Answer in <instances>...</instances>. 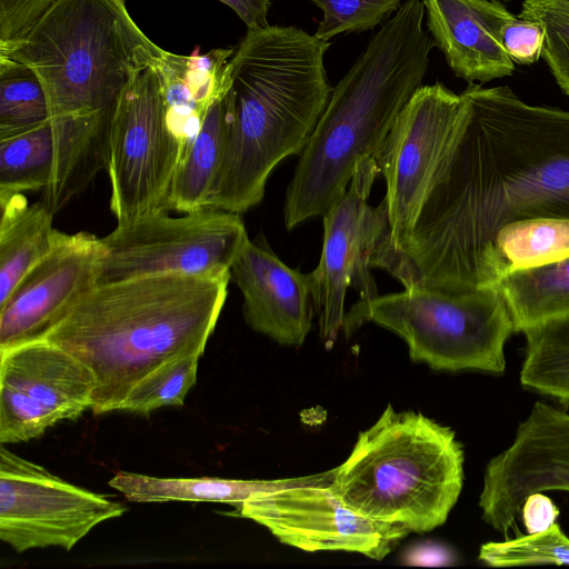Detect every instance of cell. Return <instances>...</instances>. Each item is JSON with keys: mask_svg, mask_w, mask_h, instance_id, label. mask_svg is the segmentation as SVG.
<instances>
[{"mask_svg": "<svg viewBox=\"0 0 569 569\" xmlns=\"http://www.w3.org/2000/svg\"><path fill=\"white\" fill-rule=\"evenodd\" d=\"M380 169L372 157L357 162L346 193L322 216L323 242L318 266L310 274L321 340L331 346L342 329L345 299L352 287L361 300L378 296L371 260L389 232L387 202L368 203Z\"/></svg>", "mask_w": 569, "mask_h": 569, "instance_id": "8fae6325", "label": "cell"}, {"mask_svg": "<svg viewBox=\"0 0 569 569\" xmlns=\"http://www.w3.org/2000/svg\"><path fill=\"white\" fill-rule=\"evenodd\" d=\"M178 158V144L166 122L162 84L152 63L124 87L110 120L107 170L110 209L118 222L168 212Z\"/></svg>", "mask_w": 569, "mask_h": 569, "instance_id": "9c48e42d", "label": "cell"}, {"mask_svg": "<svg viewBox=\"0 0 569 569\" xmlns=\"http://www.w3.org/2000/svg\"><path fill=\"white\" fill-rule=\"evenodd\" d=\"M551 490L569 491V413L537 401L511 445L486 467L482 519L507 531L529 495Z\"/></svg>", "mask_w": 569, "mask_h": 569, "instance_id": "2e32d148", "label": "cell"}, {"mask_svg": "<svg viewBox=\"0 0 569 569\" xmlns=\"http://www.w3.org/2000/svg\"><path fill=\"white\" fill-rule=\"evenodd\" d=\"M333 477L335 468L317 475L276 480L162 478L119 471L108 485L133 502H222L236 507L259 493L308 483L330 485Z\"/></svg>", "mask_w": 569, "mask_h": 569, "instance_id": "44dd1931", "label": "cell"}, {"mask_svg": "<svg viewBox=\"0 0 569 569\" xmlns=\"http://www.w3.org/2000/svg\"><path fill=\"white\" fill-rule=\"evenodd\" d=\"M230 9L246 23L248 29L268 26L267 17L271 0H218Z\"/></svg>", "mask_w": 569, "mask_h": 569, "instance_id": "d590c367", "label": "cell"}, {"mask_svg": "<svg viewBox=\"0 0 569 569\" xmlns=\"http://www.w3.org/2000/svg\"><path fill=\"white\" fill-rule=\"evenodd\" d=\"M49 119L38 76L28 66L0 56V139L29 131Z\"/></svg>", "mask_w": 569, "mask_h": 569, "instance_id": "4316f807", "label": "cell"}, {"mask_svg": "<svg viewBox=\"0 0 569 569\" xmlns=\"http://www.w3.org/2000/svg\"><path fill=\"white\" fill-rule=\"evenodd\" d=\"M479 559L490 567L528 565H569V537L558 523L539 532L528 533L505 541L486 542L480 547Z\"/></svg>", "mask_w": 569, "mask_h": 569, "instance_id": "f1b7e54d", "label": "cell"}, {"mask_svg": "<svg viewBox=\"0 0 569 569\" xmlns=\"http://www.w3.org/2000/svg\"><path fill=\"white\" fill-rule=\"evenodd\" d=\"M199 355H182L157 366L129 391L120 411L148 416L162 407H181L197 382Z\"/></svg>", "mask_w": 569, "mask_h": 569, "instance_id": "83f0119b", "label": "cell"}, {"mask_svg": "<svg viewBox=\"0 0 569 569\" xmlns=\"http://www.w3.org/2000/svg\"><path fill=\"white\" fill-rule=\"evenodd\" d=\"M243 297V317L257 332L299 347L312 323L310 274L284 264L263 234L248 239L230 268Z\"/></svg>", "mask_w": 569, "mask_h": 569, "instance_id": "ac0fdd59", "label": "cell"}, {"mask_svg": "<svg viewBox=\"0 0 569 569\" xmlns=\"http://www.w3.org/2000/svg\"><path fill=\"white\" fill-rule=\"evenodd\" d=\"M466 112L463 96L441 82L420 86L397 117L376 162L386 180L389 232L379 246L409 237L438 167Z\"/></svg>", "mask_w": 569, "mask_h": 569, "instance_id": "30bf717a", "label": "cell"}, {"mask_svg": "<svg viewBox=\"0 0 569 569\" xmlns=\"http://www.w3.org/2000/svg\"><path fill=\"white\" fill-rule=\"evenodd\" d=\"M500 41L513 62L530 66L542 54L545 30L536 20L511 14L501 28Z\"/></svg>", "mask_w": 569, "mask_h": 569, "instance_id": "1f68e13d", "label": "cell"}, {"mask_svg": "<svg viewBox=\"0 0 569 569\" xmlns=\"http://www.w3.org/2000/svg\"><path fill=\"white\" fill-rule=\"evenodd\" d=\"M233 51L218 48L199 53L197 48L190 56H182L162 50L153 61L162 84L166 122L178 144V166L210 108L228 92Z\"/></svg>", "mask_w": 569, "mask_h": 569, "instance_id": "ffe728a7", "label": "cell"}, {"mask_svg": "<svg viewBox=\"0 0 569 569\" xmlns=\"http://www.w3.org/2000/svg\"><path fill=\"white\" fill-rule=\"evenodd\" d=\"M329 47L293 26L248 29L229 61V131L207 209L248 211L273 168L302 152L331 94Z\"/></svg>", "mask_w": 569, "mask_h": 569, "instance_id": "3957f363", "label": "cell"}, {"mask_svg": "<svg viewBox=\"0 0 569 569\" xmlns=\"http://www.w3.org/2000/svg\"><path fill=\"white\" fill-rule=\"evenodd\" d=\"M131 18L126 0H54L0 56L28 66L50 118L112 116L132 77L162 52Z\"/></svg>", "mask_w": 569, "mask_h": 569, "instance_id": "5b68a950", "label": "cell"}, {"mask_svg": "<svg viewBox=\"0 0 569 569\" xmlns=\"http://www.w3.org/2000/svg\"><path fill=\"white\" fill-rule=\"evenodd\" d=\"M248 239L240 214L218 209L118 222L101 238L98 284L162 274L228 277Z\"/></svg>", "mask_w": 569, "mask_h": 569, "instance_id": "ba28073f", "label": "cell"}, {"mask_svg": "<svg viewBox=\"0 0 569 569\" xmlns=\"http://www.w3.org/2000/svg\"><path fill=\"white\" fill-rule=\"evenodd\" d=\"M322 11L316 36L329 41L345 32H361L380 24L401 6V0H309Z\"/></svg>", "mask_w": 569, "mask_h": 569, "instance_id": "4dcf8cb0", "label": "cell"}, {"mask_svg": "<svg viewBox=\"0 0 569 569\" xmlns=\"http://www.w3.org/2000/svg\"><path fill=\"white\" fill-rule=\"evenodd\" d=\"M111 117L50 118L0 139V197L42 190L41 201L58 212L107 169Z\"/></svg>", "mask_w": 569, "mask_h": 569, "instance_id": "5bb4252c", "label": "cell"}, {"mask_svg": "<svg viewBox=\"0 0 569 569\" xmlns=\"http://www.w3.org/2000/svg\"><path fill=\"white\" fill-rule=\"evenodd\" d=\"M53 1L0 0V44L22 34Z\"/></svg>", "mask_w": 569, "mask_h": 569, "instance_id": "d6a6232c", "label": "cell"}, {"mask_svg": "<svg viewBox=\"0 0 569 569\" xmlns=\"http://www.w3.org/2000/svg\"><path fill=\"white\" fill-rule=\"evenodd\" d=\"M466 112L407 240L371 261L403 288L479 289L498 229L569 218V111L532 106L508 86L469 83Z\"/></svg>", "mask_w": 569, "mask_h": 569, "instance_id": "6da1fadb", "label": "cell"}, {"mask_svg": "<svg viewBox=\"0 0 569 569\" xmlns=\"http://www.w3.org/2000/svg\"><path fill=\"white\" fill-rule=\"evenodd\" d=\"M104 249L89 232H62L0 306V349L38 338L98 284Z\"/></svg>", "mask_w": 569, "mask_h": 569, "instance_id": "e0dca14e", "label": "cell"}, {"mask_svg": "<svg viewBox=\"0 0 569 569\" xmlns=\"http://www.w3.org/2000/svg\"><path fill=\"white\" fill-rule=\"evenodd\" d=\"M127 508L74 486L1 445L0 539L16 552L71 550L94 527Z\"/></svg>", "mask_w": 569, "mask_h": 569, "instance_id": "7c38bea8", "label": "cell"}, {"mask_svg": "<svg viewBox=\"0 0 569 569\" xmlns=\"http://www.w3.org/2000/svg\"><path fill=\"white\" fill-rule=\"evenodd\" d=\"M498 1H505V2H508V1H510V0H498Z\"/></svg>", "mask_w": 569, "mask_h": 569, "instance_id": "8d00e7d4", "label": "cell"}, {"mask_svg": "<svg viewBox=\"0 0 569 569\" xmlns=\"http://www.w3.org/2000/svg\"><path fill=\"white\" fill-rule=\"evenodd\" d=\"M402 560L406 565L449 566L452 565L455 557L441 545L420 543L408 549Z\"/></svg>", "mask_w": 569, "mask_h": 569, "instance_id": "e575fe53", "label": "cell"}, {"mask_svg": "<svg viewBox=\"0 0 569 569\" xmlns=\"http://www.w3.org/2000/svg\"><path fill=\"white\" fill-rule=\"evenodd\" d=\"M569 256V218H531L508 222L496 232L482 263L479 289L505 274Z\"/></svg>", "mask_w": 569, "mask_h": 569, "instance_id": "603a6c76", "label": "cell"}, {"mask_svg": "<svg viewBox=\"0 0 569 569\" xmlns=\"http://www.w3.org/2000/svg\"><path fill=\"white\" fill-rule=\"evenodd\" d=\"M511 316L515 331L569 315V256L513 270L495 284Z\"/></svg>", "mask_w": 569, "mask_h": 569, "instance_id": "cb8c5ba5", "label": "cell"}, {"mask_svg": "<svg viewBox=\"0 0 569 569\" xmlns=\"http://www.w3.org/2000/svg\"><path fill=\"white\" fill-rule=\"evenodd\" d=\"M229 131L226 96L208 111L202 127L171 182L168 207L178 212L207 209Z\"/></svg>", "mask_w": 569, "mask_h": 569, "instance_id": "d4e9b609", "label": "cell"}, {"mask_svg": "<svg viewBox=\"0 0 569 569\" xmlns=\"http://www.w3.org/2000/svg\"><path fill=\"white\" fill-rule=\"evenodd\" d=\"M519 16L542 26L541 57L560 89L569 96V0H523Z\"/></svg>", "mask_w": 569, "mask_h": 569, "instance_id": "f546056e", "label": "cell"}, {"mask_svg": "<svg viewBox=\"0 0 569 569\" xmlns=\"http://www.w3.org/2000/svg\"><path fill=\"white\" fill-rule=\"evenodd\" d=\"M520 515L527 532L533 533L552 526L559 516V509L548 496L538 491L527 497Z\"/></svg>", "mask_w": 569, "mask_h": 569, "instance_id": "836d02e7", "label": "cell"}, {"mask_svg": "<svg viewBox=\"0 0 569 569\" xmlns=\"http://www.w3.org/2000/svg\"><path fill=\"white\" fill-rule=\"evenodd\" d=\"M96 378L66 349L36 338L0 349V443L40 438L93 407Z\"/></svg>", "mask_w": 569, "mask_h": 569, "instance_id": "4fadbf2b", "label": "cell"}, {"mask_svg": "<svg viewBox=\"0 0 569 569\" xmlns=\"http://www.w3.org/2000/svg\"><path fill=\"white\" fill-rule=\"evenodd\" d=\"M522 332L526 353L520 383L528 390L569 403V315Z\"/></svg>", "mask_w": 569, "mask_h": 569, "instance_id": "484cf974", "label": "cell"}, {"mask_svg": "<svg viewBox=\"0 0 569 569\" xmlns=\"http://www.w3.org/2000/svg\"><path fill=\"white\" fill-rule=\"evenodd\" d=\"M234 508L230 515L250 519L281 543L308 552L347 551L382 560L410 532L356 512L323 483L259 493Z\"/></svg>", "mask_w": 569, "mask_h": 569, "instance_id": "9a60e30c", "label": "cell"}, {"mask_svg": "<svg viewBox=\"0 0 569 569\" xmlns=\"http://www.w3.org/2000/svg\"><path fill=\"white\" fill-rule=\"evenodd\" d=\"M463 461L453 430L388 405L335 468L330 487L356 512L422 533L446 522L462 489Z\"/></svg>", "mask_w": 569, "mask_h": 569, "instance_id": "8992f818", "label": "cell"}, {"mask_svg": "<svg viewBox=\"0 0 569 569\" xmlns=\"http://www.w3.org/2000/svg\"><path fill=\"white\" fill-rule=\"evenodd\" d=\"M373 322L399 336L412 361L435 370L501 375L505 345L515 326L496 287L450 292L413 287L359 299L345 315L347 335Z\"/></svg>", "mask_w": 569, "mask_h": 569, "instance_id": "52a82bcc", "label": "cell"}, {"mask_svg": "<svg viewBox=\"0 0 569 569\" xmlns=\"http://www.w3.org/2000/svg\"><path fill=\"white\" fill-rule=\"evenodd\" d=\"M0 306L26 273L56 246L62 232L53 212L23 193L0 197Z\"/></svg>", "mask_w": 569, "mask_h": 569, "instance_id": "7402d4cb", "label": "cell"}, {"mask_svg": "<svg viewBox=\"0 0 569 569\" xmlns=\"http://www.w3.org/2000/svg\"><path fill=\"white\" fill-rule=\"evenodd\" d=\"M421 0H406L331 90L287 188L288 230L322 217L347 191L357 162L379 154L397 117L422 86L435 43Z\"/></svg>", "mask_w": 569, "mask_h": 569, "instance_id": "277c9868", "label": "cell"}, {"mask_svg": "<svg viewBox=\"0 0 569 569\" xmlns=\"http://www.w3.org/2000/svg\"><path fill=\"white\" fill-rule=\"evenodd\" d=\"M230 280L162 274L100 283L38 338L66 349L92 371L93 415L120 411L132 387L157 366L177 356L203 355Z\"/></svg>", "mask_w": 569, "mask_h": 569, "instance_id": "7a4b0ae2", "label": "cell"}, {"mask_svg": "<svg viewBox=\"0 0 569 569\" xmlns=\"http://www.w3.org/2000/svg\"><path fill=\"white\" fill-rule=\"evenodd\" d=\"M432 41L468 83L511 76L515 62L500 41L512 14L498 0H422Z\"/></svg>", "mask_w": 569, "mask_h": 569, "instance_id": "d6986e66", "label": "cell"}]
</instances>
